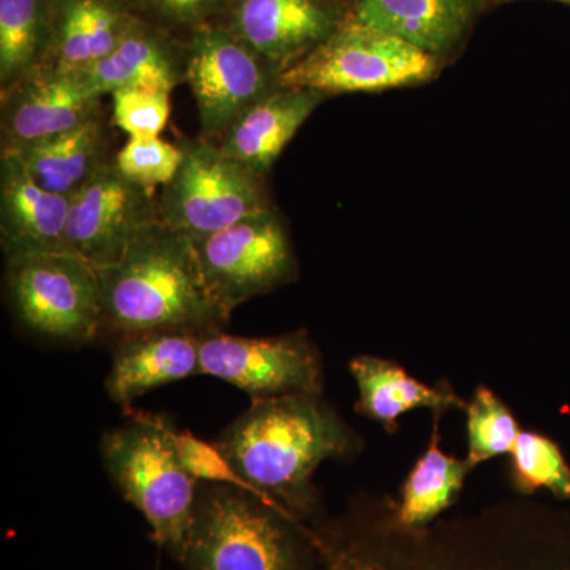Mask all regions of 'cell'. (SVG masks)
<instances>
[{
	"mask_svg": "<svg viewBox=\"0 0 570 570\" xmlns=\"http://www.w3.org/2000/svg\"><path fill=\"white\" fill-rule=\"evenodd\" d=\"M165 431L170 438L176 455L183 468L193 475L198 483H216V485H230L235 489L249 491L255 497L264 499L257 490L238 471L225 455L216 442L204 441L187 430H176L170 420L160 415ZM265 501V499H264ZM269 504V502H268ZM273 505V504H272ZM276 508V505H275Z\"/></svg>",
	"mask_w": 570,
	"mask_h": 570,
	"instance_id": "4316f807",
	"label": "cell"
},
{
	"mask_svg": "<svg viewBox=\"0 0 570 570\" xmlns=\"http://www.w3.org/2000/svg\"><path fill=\"white\" fill-rule=\"evenodd\" d=\"M347 20L341 0H236L228 29L283 75Z\"/></svg>",
	"mask_w": 570,
	"mask_h": 570,
	"instance_id": "5bb4252c",
	"label": "cell"
},
{
	"mask_svg": "<svg viewBox=\"0 0 570 570\" xmlns=\"http://www.w3.org/2000/svg\"><path fill=\"white\" fill-rule=\"evenodd\" d=\"M69 205V197L43 189L17 154L0 153V245L6 261L18 255L70 250Z\"/></svg>",
	"mask_w": 570,
	"mask_h": 570,
	"instance_id": "9a60e30c",
	"label": "cell"
},
{
	"mask_svg": "<svg viewBox=\"0 0 570 570\" xmlns=\"http://www.w3.org/2000/svg\"><path fill=\"white\" fill-rule=\"evenodd\" d=\"M51 40L41 0H0V89L47 63Z\"/></svg>",
	"mask_w": 570,
	"mask_h": 570,
	"instance_id": "cb8c5ba5",
	"label": "cell"
},
{
	"mask_svg": "<svg viewBox=\"0 0 570 570\" xmlns=\"http://www.w3.org/2000/svg\"><path fill=\"white\" fill-rule=\"evenodd\" d=\"M468 463L472 471L501 455H510L521 433L519 420L490 387L479 385L468 401Z\"/></svg>",
	"mask_w": 570,
	"mask_h": 570,
	"instance_id": "484cf974",
	"label": "cell"
},
{
	"mask_svg": "<svg viewBox=\"0 0 570 570\" xmlns=\"http://www.w3.org/2000/svg\"><path fill=\"white\" fill-rule=\"evenodd\" d=\"M2 151L47 140L100 118V96L82 71L37 67L0 89Z\"/></svg>",
	"mask_w": 570,
	"mask_h": 570,
	"instance_id": "4fadbf2b",
	"label": "cell"
},
{
	"mask_svg": "<svg viewBox=\"0 0 570 570\" xmlns=\"http://www.w3.org/2000/svg\"><path fill=\"white\" fill-rule=\"evenodd\" d=\"M325 97V94L309 89L281 86L239 118L219 148L265 176Z\"/></svg>",
	"mask_w": 570,
	"mask_h": 570,
	"instance_id": "d6986e66",
	"label": "cell"
},
{
	"mask_svg": "<svg viewBox=\"0 0 570 570\" xmlns=\"http://www.w3.org/2000/svg\"><path fill=\"white\" fill-rule=\"evenodd\" d=\"M186 82L205 140L225 137L255 104L281 88V70L230 29L202 26L186 51Z\"/></svg>",
	"mask_w": 570,
	"mask_h": 570,
	"instance_id": "30bf717a",
	"label": "cell"
},
{
	"mask_svg": "<svg viewBox=\"0 0 570 570\" xmlns=\"http://www.w3.org/2000/svg\"><path fill=\"white\" fill-rule=\"evenodd\" d=\"M216 444L266 502L313 524L326 515L314 485L318 466L355 459L365 439L324 393H303L253 401Z\"/></svg>",
	"mask_w": 570,
	"mask_h": 570,
	"instance_id": "7a4b0ae2",
	"label": "cell"
},
{
	"mask_svg": "<svg viewBox=\"0 0 570 570\" xmlns=\"http://www.w3.org/2000/svg\"><path fill=\"white\" fill-rule=\"evenodd\" d=\"M130 422L100 442L108 475L145 517L151 538L181 564L193 528L198 482L183 468L160 415L126 409Z\"/></svg>",
	"mask_w": 570,
	"mask_h": 570,
	"instance_id": "5b68a950",
	"label": "cell"
},
{
	"mask_svg": "<svg viewBox=\"0 0 570 570\" xmlns=\"http://www.w3.org/2000/svg\"><path fill=\"white\" fill-rule=\"evenodd\" d=\"M47 63L86 71L115 50L135 24L122 0H55Z\"/></svg>",
	"mask_w": 570,
	"mask_h": 570,
	"instance_id": "ffe728a7",
	"label": "cell"
},
{
	"mask_svg": "<svg viewBox=\"0 0 570 570\" xmlns=\"http://www.w3.org/2000/svg\"><path fill=\"white\" fill-rule=\"evenodd\" d=\"M307 528L321 570H570V510L520 497L420 531L397 527L389 497L360 494Z\"/></svg>",
	"mask_w": 570,
	"mask_h": 570,
	"instance_id": "6da1fadb",
	"label": "cell"
},
{
	"mask_svg": "<svg viewBox=\"0 0 570 570\" xmlns=\"http://www.w3.org/2000/svg\"><path fill=\"white\" fill-rule=\"evenodd\" d=\"M509 456L510 485L520 497L547 491L557 502H570V464L557 441L539 431L521 430Z\"/></svg>",
	"mask_w": 570,
	"mask_h": 570,
	"instance_id": "d4e9b609",
	"label": "cell"
},
{
	"mask_svg": "<svg viewBox=\"0 0 570 570\" xmlns=\"http://www.w3.org/2000/svg\"><path fill=\"white\" fill-rule=\"evenodd\" d=\"M181 146V167L157 202L160 219L170 227L200 239L273 206L265 176L205 138Z\"/></svg>",
	"mask_w": 570,
	"mask_h": 570,
	"instance_id": "ba28073f",
	"label": "cell"
},
{
	"mask_svg": "<svg viewBox=\"0 0 570 570\" xmlns=\"http://www.w3.org/2000/svg\"><path fill=\"white\" fill-rule=\"evenodd\" d=\"M112 121L129 138L160 137L170 118V94L126 88L111 92Z\"/></svg>",
	"mask_w": 570,
	"mask_h": 570,
	"instance_id": "f1b7e54d",
	"label": "cell"
},
{
	"mask_svg": "<svg viewBox=\"0 0 570 570\" xmlns=\"http://www.w3.org/2000/svg\"><path fill=\"white\" fill-rule=\"evenodd\" d=\"M202 336L163 330L118 337L105 381L108 396L118 406L129 409L154 389L200 376Z\"/></svg>",
	"mask_w": 570,
	"mask_h": 570,
	"instance_id": "2e32d148",
	"label": "cell"
},
{
	"mask_svg": "<svg viewBox=\"0 0 570 570\" xmlns=\"http://www.w3.org/2000/svg\"><path fill=\"white\" fill-rule=\"evenodd\" d=\"M223 379L250 400L321 395L325 389L324 362L316 344L303 330L279 336L206 333L200 343V376Z\"/></svg>",
	"mask_w": 570,
	"mask_h": 570,
	"instance_id": "8fae6325",
	"label": "cell"
},
{
	"mask_svg": "<svg viewBox=\"0 0 570 570\" xmlns=\"http://www.w3.org/2000/svg\"><path fill=\"white\" fill-rule=\"evenodd\" d=\"M184 149L156 138H129L116 153L115 165L119 174L138 186L151 189L167 186L181 167Z\"/></svg>",
	"mask_w": 570,
	"mask_h": 570,
	"instance_id": "83f0119b",
	"label": "cell"
},
{
	"mask_svg": "<svg viewBox=\"0 0 570 570\" xmlns=\"http://www.w3.org/2000/svg\"><path fill=\"white\" fill-rule=\"evenodd\" d=\"M494 2H509V0H494ZM553 2L568 3L570 6V0H553Z\"/></svg>",
	"mask_w": 570,
	"mask_h": 570,
	"instance_id": "4dcf8cb0",
	"label": "cell"
},
{
	"mask_svg": "<svg viewBox=\"0 0 570 570\" xmlns=\"http://www.w3.org/2000/svg\"><path fill=\"white\" fill-rule=\"evenodd\" d=\"M483 0H356L354 20L393 33L430 55L459 47Z\"/></svg>",
	"mask_w": 570,
	"mask_h": 570,
	"instance_id": "ac0fdd59",
	"label": "cell"
},
{
	"mask_svg": "<svg viewBox=\"0 0 570 570\" xmlns=\"http://www.w3.org/2000/svg\"><path fill=\"white\" fill-rule=\"evenodd\" d=\"M82 73L104 97L126 88L171 94L186 81V52L135 21L115 50Z\"/></svg>",
	"mask_w": 570,
	"mask_h": 570,
	"instance_id": "44dd1931",
	"label": "cell"
},
{
	"mask_svg": "<svg viewBox=\"0 0 570 570\" xmlns=\"http://www.w3.org/2000/svg\"><path fill=\"white\" fill-rule=\"evenodd\" d=\"M6 285L14 317L33 335L86 344L104 330L99 272L81 255L63 250L7 258Z\"/></svg>",
	"mask_w": 570,
	"mask_h": 570,
	"instance_id": "8992f818",
	"label": "cell"
},
{
	"mask_svg": "<svg viewBox=\"0 0 570 570\" xmlns=\"http://www.w3.org/2000/svg\"><path fill=\"white\" fill-rule=\"evenodd\" d=\"M352 2H354V6H355V3H356V0H352Z\"/></svg>",
	"mask_w": 570,
	"mask_h": 570,
	"instance_id": "1f68e13d",
	"label": "cell"
},
{
	"mask_svg": "<svg viewBox=\"0 0 570 570\" xmlns=\"http://www.w3.org/2000/svg\"><path fill=\"white\" fill-rule=\"evenodd\" d=\"M348 373L358 389L356 414L384 426L389 434L400 430V419L407 412L428 409L433 420L441 422L449 412L468 406V401L445 379L428 385L393 360L358 355L348 362Z\"/></svg>",
	"mask_w": 570,
	"mask_h": 570,
	"instance_id": "e0dca14e",
	"label": "cell"
},
{
	"mask_svg": "<svg viewBox=\"0 0 570 570\" xmlns=\"http://www.w3.org/2000/svg\"><path fill=\"white\" fill-rule=\"evenodd\" d=\"M29 175L50 193L71 197L115 157L108 153L102 116L77 129L11 149Z\"/></svg>",
	"mask_w": 570,
	"mask_h": 570,
	"instance_id": "603a6c76",
	"label": "cell"
},
{
	"mask_svg": "<svg viewBox=\"0 0 570 570\" xmlns=\"http://www.w3.org/2000/svg\"><path fill=\"white\" fill-rule=\"evenodd\" d=\"M195 246L206 287L227 317L296 275L291 239L273 206L195 239Z\"/></svg>",
	"mask_w": 570,
	"mask_h": 570,
	"instance_id": "9c48e42d",
	"label": "cell"
},
{
	"mask_svg": "<svg viewBox=\"0 0 570 570\" xmlns=\"http://www.w3.org/2000/svg\"><path fill=\"white\" fill-rule=\"evenodd\" d=\"M104 330L137 333L223 330L228 318L214 302L202 273L195 239L160 219L146 225L115 264L97 268Z\"/></svg>",
	"mask_w": 570,
	"mask_h": 570,
	"instance_id": "3957f363",
	"label": "cell"
},
{
	"mask_svg": "<svg viewBox=\"0 0 570 570\" xmlns=\"http://www.w3.org/2000/svg\"><path fill=\"white\" fill-rule=\"evenodd\" d=\"M165 20L193 24L204 20L223 0H149Z\"/></svg>",
	"mask_w": 570,
	"mask_h": 570,
	"instance_id": "f546056e",
	"label": "cell"
},
{
	"mask_svg": "<svg viewBox=\"0 0 570 570\" xmlns=\"http://www.w3.org/2000/svg\"><path fill=\"white\" fill-rule=\"evenodd\" d=\"M438 62V56L351 17L317 50L283 71L281 86L325 96L385 91L430 80Z\"/></svg>",
	"mask_w": 570,
	"mask_h": 570,
	"instance_id": "52a82bcc",
	"label": "cell"
},
{
	"mask_svg": "<svg viewBox=\"0 0 570 570\" xmlns=\"http://www.w3.org/2000/svg\"><path fill=\"white\" fill-rule=\"evenodd\" d=\"M157 217L151 189L129 181L112 159L71 195L67 246L97 268L111 265Z\"/></svg>",
	"mask_w": 570,
	"mask_h": 570,
	"instance_id": "7c38bea8",
	"label": "cell"
},
{
	"mask_svg": "<svg viewBox=\"0 0 570 570\" xmlns=\"http://www.w3.org/2000/svg\"><path fill=\"white\" fill-rule=\"evenodd\" d=\"M441 422L433 420L428 448L411 468L400 490V499L390 498V513L397 527L420 531L436 523L461 497L472 468L466 459L441 448Z\"/></svg>",
	"mask_w": 570,
	"mask_h": 570,
	"instance_id": "7402d4cb",
	"label": "cell"
},
{
	"mask_svg": "<svg viewBox=\"0 0 570 570\" xmlns=\"http://www.w3.org/2000/svg\"><path fill=\"white\" fill-rule=\"evenodd\" d=\"M184 570H321L305 523L249 491L198 483Z\"/></svg>",
	"mask_w": 570,
	"mask_h": 570,
	"instance_id": "277c9868",
	"label": "cell"
}]
</instances>
